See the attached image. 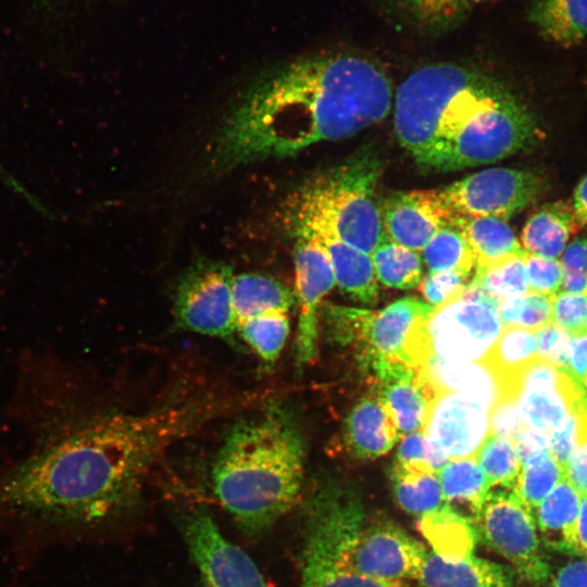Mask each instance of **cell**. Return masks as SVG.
<instances>
[{"mask_svg": "<svg viewBox=\"0 0 587 587\" xmlns=\"http://www.w3.org/2000/svg\"><path fill=\"white\" fill-rule=\"evenodd\" d=\"M499 314L504 326H515L533 332L552 322L551 297L527 291L501 300Z\"/></svg>", "mask_w": 587, "mask_h": 587, "instance_id": "obj_38", "label": "cell"}, {"mask_svg": "<svg viewBox=\"0 0 587 587\" xmlns=\"http://www.w3.org/2000/svg\"><path fill=\"white\" fill-rule=\"evenodd\" d=\"M578 430L579 415L575 404L561 425L549 435V452L563 470L577 442Z\"/></svg>", "mask_w": 587, "mask_h": 587, "instance_id": "obj_46", "label": "cell"}, {"mask_svg": "<svg viewBox=\"0 0 587 587\" xmlns=\"http://www.w3.org/2000/svg\"><path fill=\"white\" fill-rule=\"evenodd\" d=\"M314 239L325 250L339 289L363 304H374L378 298V280L371 255L322 230H302L292 237Z\"/></svg>", "mask_w": 587, "mask_h": 587, "instance_id": "obj_18", "label": "cell"}, {"mask_svg": "<svg viewBox=\"0 0 587 587\" xmlns=\"http://www.w3.org/2000/svg\"><path fill=\"white\" fill-rule=\"evenodd\" d=\"M561 257L563 273L587 275V237L575 238L566 245Z\"/></svg>", "mask_w": 587, "mask_h": 587, "instance_id": "obj_50", "label": "cell"}, {"mask_svg": "<svg viewBox=\"0 0 587 587\" xmlns=\"http://www.w3.org/2000/svg\"><path fill=\"white\" fill-rule=\"evenodd\" d=\"M572 208L576 223L579 228L587 226V175L577 184L574 193Z\"/></svg>", "mask_w": 587, "mask_h": 587, "instance_id": "obj_52", "label": "cell"}, {"mask_svg": "<svg viewBox=\"0 0 587 587\" xmlns=\"http://www.w3.org/2000/svg\"><path fill=\"white\" fill-rule=\"evenodd\" d=\"M386 237L421 252L441 228L454 225L455 215L439 190H410L390 195L380 205Z\"/></svg>", "mask_w": 587, "mask_h": 587, "instance_id": "obj_14", "label": "cell"}, {"mask_svg": "<svg viewBox=\"0 0 587 587\" xmlns=\"http://www.w3.org/2000/svg\"><path fill=\"white\" fill-rule=\"evenodd\" d=\"M382 171L378 155L364 149L309 178L284 204L287 230L326 232L371 255L387 238L376 198Z\"/></svg>", "mask_w": 587, "mask_h": 587, "instance_id": "obj_5", "label": "cell"}, {"mask_svg": "<svg viewBox=\"0 0 587 587\" xmlns=\"http://www.w3.org/2000/svg\"><path fill=\"white\" fill-rule=\"evenodd\" d=\"M437 394L459 392L490 408L507 392H513L508 382L485 360L445 362L429 358L421 367Z\"/></svg>", "mask_w": 587, "mask_h": 587, "instance_id": "obj_17", "label": "cell"}, {"mask_svg": "<svg viewBox=\"0 0 587 587\" xmlns=\"http://www.w3.org/2000/svg\"><path fill=\"white\" fill-rule=\"evenodd\" d=\"M0 180L5 184L10 189L16 193L24 197L30 204L36 209H40L41 202L37 200L36 197L30 195L23 185L18 183L13 176H11L1 165H0Z\"/></svg>", "mask_w": 587, "mask_h": 587, "instance_id": "obj_55", "label": "cell"}, {"mask_svg": "<svg viewBox=\"0 0 587 587\" xmlns=\"http://www.w3.org/2000/svg\"><path fill=\"white\" fill-rule=\"evenodd\" d=\"M579 430L575 448L564 467L567 482L582 495H587V397L576 403Z\"/></svg>", "mask_w": 587, "mask_h": 587, "instance_id": "obj_43", "label": "cell"}, {"mask_svg": "<svg viewBox=\"0 0 587 587\" xmlns=\"http://www.w3.org/2000/svg\"><path fill=\"white\" fill-rule=\"evenodd\" d=\"M565 372L585 391L587 380V333L572 335Z\"/></svg>", "mask_w": 587, "mask_h": 587, "instance_id": "obj_47", "label": "cell"}, {"mask_svg": "<svg viewBox=\"0 0 587 587\" xmlns=\"http://www.w3.org/2000/svg\"><path fill=\"white\" fill-rule=\"evenodd\" d=\"M471 282L499 301L523 295L528 291L525 255L474 272Z\"/></svg>", "mask_w": 587, "mask_h": 587, "instance_id": "obj_37", "label": "cell"}, {"mask_svg": "<svg viewBox=\"0 0 587 587\" xmlns=\"http://www.w3.org/2000/svg\"><path fill=\"white\" fill-rule=\"evenodd\" d=\"M585 333H587V325H586V328H585Z\"/></svg>", "mask_w": 587, "mask_h": 587, "instance_id": "obj_57", "label": "cell"}, {"mask_svg": "<svg viewBox=\"0 0 587 587\" xmlns=\"http://www.w3.org/2000/svg\"><path fill=\"white\" fill-rule=\"evenodd\" d=\"M392 102L398 141L421 167L435 172L497 162L541 135L524 103L474 65H423L398 86Z\"/></svg>", "mask_w": 587, "mask_h": 587, "instance_id": "obj_3", "label": "cell"}, {"mask_svg": "<svg viewBox=\"0 0 587 587\" xmlns=\"http://www.w3.org/2000/svg\"><path fill=\"white\" fill-rule=\"evenodd\" d=\"M400 434L378 394L360 400L351 410L345 426V441L361 460H373L386 454Z\"/></svg>", "mask_w": 587, "mask_h": 587, "instance_id": "obj_19", "label": "cell"}, {"mask_svg": "<svg viewBox=\"0 0 587 587\" xmlns=\"http://www.w3.org/2000/svg\"><path fill=\"white\" fill-rule=\"evenodd\" d=\"M535 335L538 357L565 371L573 334L550 322L537 329Z\"/></svg>", "mask_w": 587, "mask_h": 587, "instance_id": "obj_44", "label": "cell"}, {"mask_svg": "<svg viewBox=\"0 0 587 587\" xmlns=\"http://www.w3.org/2000/svg\"><path fill=\"white\" fill-rule=\"evenodd\" d=\"M292 290L278 279L260 273H242L233 277L232 303L238 322L266 312H289Z\"/></svg>", "mask_w": 587, "mask_h": 587, "instance_id": "obj_26", "label": "cell"}, {"mask_svg": "<svg viewBox=\"0 0 587 587\" xmlns=\"http://www.w3.org/2000/svg\"><path fill=\"white\" fill-rule=\"evenodd\" d=\"M497 0H454L453 15L457 28L478 8Z\"/></svg>", "mask_w": 587, "mask_h": 587, "instance_id": "obj_53", "label": "cell"}, {"mask_svg": "<svg viewBox=\"0 0 587 587\" xmlns=\"http://www.w3.org/2000/svg\"><path fill=\"white\" fill-rule=\"evenodd\" d=\"M578 228L571 203L562 200L549 202L527 218L521 245L527 253L558 259Z\"/></svg>", "mask_w": 587, "mask_h": 587, "instance_id": "obj_22", "label": "cell"}, {"mask_svg": "<svg viewBox=\"0 0 587 587\" xmlns=\"http://www.w3.org/2000/svg\"><path fill=\"white\" fill-rule=\"evenodd\" d=\"M385 12L400 25L424 36L457 29L454 0H383Z\"/></svg>", "mask_w": 587, "mask_h": 587, "instance_id": "obj_29", "label": "cell"}, {"mask_svg": "<svg viewBox=\"0 0 587 587\" xmlns=\"http://www.w3.org/2000/svg\"><path fill=\"white\" fill-rule=\"evenodd\" d=\"M437 475L445 503L465 504L474 515L491 490L475 458L450 460Z\"/></svg>", "mask_w": 587, "mask_h": 587, "instance_id": "obj_30", "label": "cell"}, {"mask_svg": "<svg viewBox=\"0 0 587 587\" xmlns=\"http://www.w3.org/2000/svg\"><path fill=\"white\" fill-rule=\"evenodd\" d=\"M527 18L555 45L571 47L587 39V0H532Z\"/></svg>", "mask_w": 587, "mask_h": 587, "instance_id": "obj_23", "label": "cell"}, {"mask_svg": "<svg viewBox=\"0 0 587 587\" xmlns=\"http://www.w3.org/2000/svg\"><path fill=\"white\" fill-rule=\"evenodd\" d=\"M561 289L565 292L587 295V275L563 273Z\"/></svg>", "mask_w": 587, "mask_h": 587, "instance_id": "obj_54", "label": "cell"}, {"mask_svg": "<svg viewBox=\"0 0 587 587\" xmlns=\"http://www.w3.org/2000/svg\"><path fill=\"white\" fill-rule=\"evenodd\" d=\"M423 432L450 460L475 458L490 434L489 408L459 392L437 395Z\"/></svg>", "mask_w": 587, "mask_h": 587, "instance_id": "obj_13", "label": "cell"}, {"mask_svg": "<svg viewBox=\"0 0 587 587\" xmlns=\"http://www.w3.org/2000/svg\"><path fill=\"white\" fill-rule=\"evenodd\" d=\"M576 557L587 559V495L582 496L575 532Z\"/></svg>", "mask_w": 587, "mask_h": 587, "instance_id": "obj_51", "label": "cell"}, {"mask_svg": "<svg viewBox=\"0 0 587 587\" xmlns=\"http://www.w3.org/2000/svg\"><path fill=\"white\" fill-rule=\"evenodd\" d=\"M391 485L398 504L416 519L445 504L437 473L394 463Z\"/></svg>", "mask_w": 587, "mask_h": 587, "instance_id": "obj_28", "label": "cell"}, {"mask_svg": "<svg viewBox=\"0 0 587 587\" xmlns=\"http://www.w3.org/2000/svg\"><path fill=\"white\" fill-rule=\"evenodd\" d=\"M470 280V275L461 272H428L422 277L419 289L430 305L439 307L460 295Z\"/></svg>", "mask_w": 587, "mask_h": 587, "instance_id": "obj_40", "label": "cell"}, {"mask_svg": "<svg viewBox=\"0 0 587 587\" xmlns=\"http://www.w3.org/2000/svg\"><path fill=\"white\" fill-rule=\"evenodd\" d=\"M183 535L204 587H270L252 559L203 509L184 516Z\"/></svg>", "mask_w": 587, "mask_h": 587, "instance_id": "obj_11", "label": "cell"}, {"mask_svg": "<svg viewBox=\"0 0 587 587\" xmlns=\"http://www.w3.org/2000/svg\"><path fill=\"white\" fill-rule=\"evenodd\" d=\"M474 517L478 538L508 561L520 578L532 586L548 583L550 564L534 513L512 489H491Z\"/></svg>", "mask_w": 587, "mask_h": 587, "instance_id": "obj_8", "label": "cell"}, {"mask_svg": "<svg viewBox=\"0 0 587 587\" xmlns=\"http://www.w3.org/2000/svg\"><path fill=\"white\" fill-rule=\"evenodd\" d=\"M524 426L517 407V395L507 392L489 410L490 435L513 440Z\"/></svg>", "mask_w": 587, "mask_h": 587, "instance_id": "obj_45", "label": "cell"}, {"mask_svg": "<svg viewBox=\"0 0 587 587\" xmlns=\"http://www.w3.org/2000/svg\"><path fill=\"white\" fill-rule=\"evenodd\" d=\"M552 322L571 334L585 332L587 325V295L559 290L551 297Z\"/></svg>", "mask_w": 587, "mask_h": 587, "instance_id": "obj_42", "label": "cell"}, {"mask_svg": "<svg viewBox=\"0 0 587 587\" xmlns=\"http://www.w3.org/2000/svg\"><path fill=\"white\" fill-rule=\"evenodd\" d=\"M434 310L429 303L405 297L375 312L328 305L325 320L335 339L355 342L367 367L382 361L422 367L428 359L425 323Z\"/></svg>", "mask_w": 587, "mask_h": 587, "instance_id": "obj_6", "label": "cell"}, {"mask_svg": "<svg viewBox=\"0 0 587 587\" xmlns=\"http://www.w3.org/2000/svg\"><path fill=\"white\" fill-rule=\"evenodd\" d=\"M514 575L509 565L474 554L448 559L428 550L415 579L420 587H513Z\"/></svg>", "mask_w": 587, "mask_h": 587, "instance_id": "obj_16", "label": "cell"}, {"mask_svg": "<svg viewBox=\"0 0 587 587\" xmlns=\"http://www.w3.org/2000/svg\"><path fill=\"white\" fill-rule=\"evenodd\" d=\"M377 280L387 287L411 289L422 279V259L411 250L386 238L371 254Z\"/></svg>", "mask_w": 587, "mask_h": 587, "instance_id": "obj_31", "label": "cell"}, {"mask_svg": "<svg viewBox=\"0 0 587 587\" xmlns=\"http://www.w3.org/2000/svg\"><path fill=\"white\" fill-rule=\"evenodd\" d=\"M450 461L446 452L423 430L402 436L395 463L438 473Z\"/></svg>", "mask_w": 587, "mask_h": 587, "instance_id": "obj_39", "label": "cell"}, {"mask_svg": "<svg viewBox=\"0 0 587 587\" xmlns=\"http://www.w3.org/2000/svg\"><path fill=\"white\" fill-rule=\"evenodd\" d=\"M392 101L390 78L371 57L342 50L297 59L243 93L220 127L211 163L227 171L351 137L383 121Z\"/></svg>", "mask_w": 587, "mask_h": 587, "instance_id": "obj_2", "label": "cell"}, {"mask_svg": "<svg viewBox=\"0 0 587 587\" xmlns=\"http://www.w3.org/2000/svg\"><path fill=\"white\" fill-rule=\"evenodd\" d=\"M545 189L537 174L509 167L483 170L439 190L458 216L509 220L535 202Z\"/></svg>", "mask_w": 587, "mask_h": 587, "instance_id": "obj_9", "label": "cell"}, {"mask_svg": "<svg viewBox=\"0 0 587 587\" xmlns=\"http://www.w3.org/2000/svg\"><path fill=\"white\" fill-rule=\"evenodd\" d=\"M585 391L575 383L565 387L525 386L517 391V407L524 425L552 432L565 420Z\"/></svg>", "mask_w": 587, "mask_h": 587, "instance_id": "obj_24", "label": "cell"}, {"mask_svg": "<svg viewBox=\"0 0 587 587\" xmlns=\"http://www.w3.org/2000/svg\"><path fill=\"white\" fill-rule=\"evenodd\" d=\"M304 448L287 412L270 404L227 433L211 479L220 504L249 535L270 529L299 499Z\"/></svg>", "mask_w": 587, "mask_h": 587, "instance_id": "obj_4", "label": "cell"}, {"mask_svg": "<svg viewBox=\"0 0 587 587\" xmlns=\"http://www.w3.org/2000/svg\"><path fill=\"white\" fill-rule=\"evenodd\" d=\"M564 477L563 467L550 452H538L521 462L512 491L534 511Z\"/></svg>", "mask_w": 587, "mask_h": 587, "instance_id": "obj_33", "label": "cell"}, {"mask_svg": "<svg viewBox=\"0 0 587 587\" xmlns=\"http://www.w3.org/2000/svg\"><path fill=\"white\" fill-rule=\"evenodd\" d=\"M582 495L564 477L534 509L544 545L576 557L575 532Z\"/></svg>", "mask_w": 587, "mask_h": 587, "instance_id": "obj_20", "label": "cell"}, {"mask_svg": "<svg viewBox=\"0 0 587 587\" xmlns=\"http://www.w3.org/2000/svg\"><path fill=\"white\" fill-rule=\"evenodd\" d=\"M417 525L432 551L444 558L471 555L478 541L475 523L447 503L419 517Z\"/></svg>", "mask_w": 587, "mask_h": 587, "instance_id": "obj_25", "label": "cell"}, {"mask_svg": "<svg viewBox=\"0 0 587 587\" xmlns=\"http://www.w3.org/2000/svg\"><path fill=\"white\" fill-rule=\"evenodd\" d=\"M232 268L217 261H200L180 278L174 295V319L196 334L229 338L236 329L232 303Z\"/></svg>", "mask_w": 587, "mask_h": 587, "instance_id": "obj_10", "label": "cell"}, {"mask_svg": "<svg viewBox=\"0 0 587 587\" xmlns=\"http://www.w3.org/2000/svg\"><path fill=\"white\" fill-rule=\"evenodd\" d=\"M295 239L296 298L299 307L296 353L299 363L308 364L317 353L319 309L322 299L336 282L330 261L320 243L303 236Z\"/></svg>", "mask_w": 587, "mask_h": 587, "instance_id": "obj_12", "label": "cell"}, {"mask_svg": "<svg viewBox=\"0 0 587 587\" xmlns=\"http://www.w3.org/2000/svg\"><path fill=\"white\" fill-rule=\"evenodd\" d=\"M547 587H587V559H576L563 564L550 576Z\"/></svg>", "mask_w": 587, "mask_h": 587, "instance_id": "obj_48", "label": "cell"}, {"mask_svg": "<svg viewBox=\"0 0 587 587\" xmlns=\"http://www.w3.org/2000/svg\"><path fill=\"white\" fill-rule=\"evenodd\" d=\"M517 455L525 460L538 452H549V435L524 425L513 439Z\"/></svg>", "mask_w": 587, "mask_h": 587, "instance_id": "obj_49", "label": "cell"}, {"mask_svg": "<svg viewBox=\"0 0 587 587\" xmlns=\"http://www.w3.org/2000/svg\"><path fill=\"white\" fill-rule=\"evenodd\" d=\"M236 329L263 362L273 364L289 335V315L282 311L266 312L238 322Z\"/></svg>", "mask_w": 587, "mask_h": 587, "instance_id": "obj_32", "label": "cell"}, {"mask_svg": "<svg viewBox=\"0 0 587 587\" xmlns=\"http://www.w3.org/2000/svg\"><path fill=\"white\" fill-rule=\"evenodd\" d=\"M475 459L490 489L513 488L521 467V460L513 440L489 434Z\"/></svg>", "mask_w": 587, "mask_h": 587, "instance_id": "obj_36", "label": "cell"}, {"mask_svg": "<svg viewBox=\"0 0 587 587\" xmlns=\"http://www.w3.org/2000/svg\"><path fill=\"white\" fill-rule=\"evenodd\" d=\"M499 303L470 280L460 295L435 307L425 323L428 359L445 362L485 360L504 327Z\"/></svg>", "mask_w": 587, "mask_h": 587, "instance_id": "obj_7", "label": "cell"}, {"mask_svg": "<svg viewBox=\"0 0 587 587\" xmlns=\"http://www.w3.org/2000/svg\"><path fill=\"white\" fill-rule=\"evenodd\" d=\"M91 404L68 359L46 350L20 358L8 413L24 440L0 462V537L14 579L49 552L108 536L158 459L220 415L205 392L141 413Z\"/></svg>", "mask_w": 587, "mask_h": 587, "instance_id": "obj_1", "label": "cell"}, {"mask_svg": "<svg viewBox=\"0 0 587 587\" xmlns=\"http://www.w3.org/2000/svg\"><path fill=\"white\" fill-rule=\"evenodd\" d=\"M454 225L463 233L473 252L474 272L526 253L504 220L487 216H457Z\"/></svg>", "mask_w": 587, "mask_h": 587, "instance_id": "obj_21", "label": "cell"}, {"mask_svg": "<svg viewBox=\"0 0 587 587\" xmlns=\"http://www.w3.org/2000/svg\"><path fill=\"white\" fill-rule=\"evenodd\" d=\"M429 272L454 271L467 275L475 270V259L463 233L450 225L438 230L421 250Z\"/></svg>", "mask_w": 587, "mask_h": 587, "instance_id": "obj_34", "label": "cell"}, {"mask_svg": "<svg viewBox=\"0 0 587 587\" xmlns=\"http://www.w3.org/2000/svg\"><path fill=\"white\" fill-rule=\"evenodd\" d=\"M528 291L554 296L561 288L563 270L558 259L525 254Z\"/></svg>", "mask_w": 587, "mask_h": 587, "instance_id": "obj_41", "label": "cell"}, {"mask_svg": "<svg viewBox=\"0 0 587 587\" xmlns=\"http://www.w3.org/2000/svg\"><path fill=\"white\" fill-rule=\"evenodd\" d=\"M585 395L587 397V380H586V386H585Z\"/></svg>", "mask_w": 587, "mask_h": 587, "instance_id": "obj_56", "label": "cell"}, {"mask_svg": "<svg viewBox=\"0 0 587 587\" xmlns=\"http://www.w3.org/2000/svg\"><path fill=\"white\" fill-rule=\"evenodd\" d=\"M538 357L535 332L504 326L485 359L507 382Z\"/></svg>", "mask_w": 587, "mask_h": 587, "instance_id": "obj_35", "label": "cell"}, {"mask_svg": "<svg viewBox=\"0 0 587 587\" xmlns=\"http://www.w3.org/2000/svg\"><path fill=\"white\" fill-rule=\"evenodd\" d=\"M301 587H409L365 576L342 564L316 541L303 537Z\"/></svg>", "mask_w": 587, "mask_h": 587, "instance_id": "obj_27", "label": "cell"}, {"mask_svg": "<svg viewBox=\"0 0 587 587\" xmlns=\"http://www.w3.org/2000/svg\"><path fill=\"white\" fill-rule=\"evenodd\" d=\"M369 369L400 436L423 430L438 395L423 371L400 361H382Z\"/></svg>", "mask_w": 587, "mask_h": 587, "instance_id": "obj_15", "label": "cell"}]
</instances>
